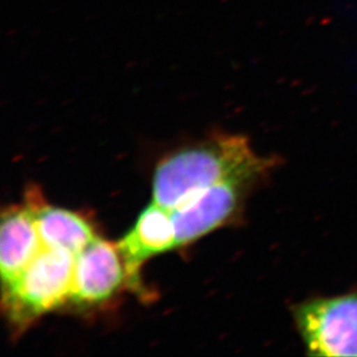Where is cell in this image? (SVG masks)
I'll use <instances>...</instances> for the list:
<instances>
[{
    "mask_svg": "<svg viewBox=\"0 0 357 357\" xmlns=\"http://www.w3.org/2000/svg\"><path fill=\"white\" fill-rule=\"evenodd\" d=\"M263 181L259 177L229 179L172 209L177 248L189 245L239 219L250 192Z\"/></svg>",
    "mask_w": 357,
    "mask_h": 357,
    "instance_id": "obj_4",
    "label": "cell"
},
{
    "mask_svg": "<svg viewBox=\"0 0 357 357\" xmlns=\"http://www.w3.org/2000/svg\"><path fill=\"white\" fill-rule=\"evenodd\" d=\"M124 287L130 288V281L117 243L98 236L75 256L68 303L82 309L98 307Z\"/></svg>",
    "mask_w": 357,
    "mask_h": 357,
    "instance_id": "obj_5",
    "label": "cell"
},
{
    "mask_svg": "<svg viewBox=\"0 0 357 357\" xmlns=\"http://www.w3.org/2000/svg\"><path fill=\"white\" fill-rule=\"evenodd\" d=\"M291 314L307 354L357 356V286L342 295L295 304Z\"/></svg>",
    "mask_w": 357,
    "mask_h": 357,
    "instance_id": "obj_3",
    "label": "cell"
},
{
    "mask_svg": "<svg viewBox=\"0 0 357 357\" xmlns=\"http://www.w3.org/2000/svg\"><path fill=\"white\" fill-rule=\"evenodd\" d=\"M75 256L42 248L13 282L3 288V314L14 330L24 331L43 314L68 303Z\"/></svg>",
    "mask_w": 357,
    "mask_h": 357,
    "instance_id": "obj_2",
    "label": "cell"
},
{
    "mask_svg": "<svg viewBox=\"0 0 357 357\" xmlns=\"http://www.w3.org/2000/svg\"><path fill=\"white\" fill-rule=\"evenodd\" d=\"M42 248L33 207L26 202L3 209L0 226L1 287L13 282Z\"/></svg>",
    "mask_w": 357,
    "mask_h": 357,
    "instance_id": "obj_7",
    "label": "cell"
},
{
    "mask_svg": "<svg viewBox=\"0 0 357 357\" xmlns=\"http://www.w3.org/2000/svg\"><path fill=\"white\" fill-rule=\"evenodd\" d=\"M128 270L130 289L140 293L142 265L152 257L177 248L172 211L153 202L139 215L135 226L117 243Z\"/></svg>",
    "mask_w": 357,
    "mask_h": 357,
    "instance_id": "obj_6",
    "label": "cell"
},
{
    "mask_svg": "<svg viewBox=\"0 0 357 357\" xmlns=\"http://www.w3.org/2000/svg\"><path fill=\"white\" fill-rule=\"evenodd\" d=\"M26 202L33 207L44 248L63 250L77 256L98 235L78 213L47 205L38 190H29Z\"/></svg>",
    "mask_w": 357,
    "mask_h": 357,
    "instance_id": "obj_8",
    "label": "cell"
},
{
    "mask_svg": "<svg viewBox=\"0 0 357 357\" xmlns=\"http://www.w3.org/2000/svg\"><path fill=\"white\" fill-rule=\"evenodd\" d=\"M279 165L260 156L243 135H216L165 156L153 177V202L168 211L229 179H266Z\"/></svg>",
    "mask_w": 357,
    "mask_h": 357,
    "instance_id": "obj_1",
    "label": "cell"
}]
</instances>
